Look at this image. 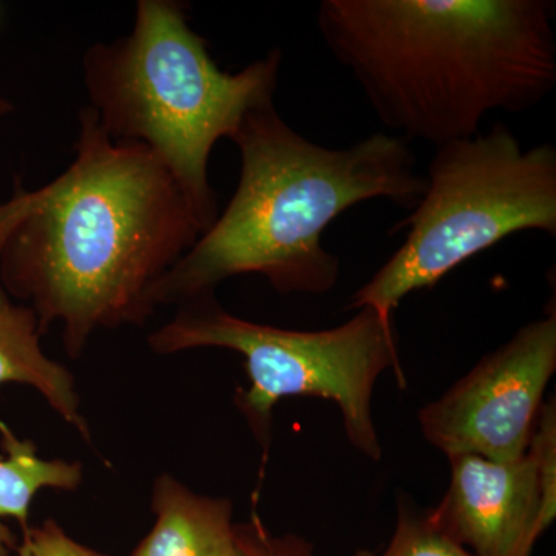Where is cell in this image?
<instances>
[{"mask_svg":"<svg viewBox=\"0 0 556 556\" xmlns=\"http://www.w3.org/2000/svg\"><path fill=\"white\" fill-rule=\"evenodd\" d=\"M11 110H13V105L9 101L3 100V98H0V116L7 115Z\"/></svg>","mask_w":556,"mask_h":556,"instance_id":"15","label":"cell"},{"mask_svg":"<svg viewBox=\"0 0 556 556\" xmlns=\"http://www.w3.org/2000/svg\"><path fill=\"white\" fill-rule=\"evenodd\" d=\"M431 521L473 556H530L556 517L555 402L541 408L525 456L507 463L453 455Z\"/></svg>","mask_w":556,"mask_h":556,"instance_id":"8","label":"cell"},{"mask_svg":"<svg viewBox=\"0 0 556 556\" xmlns=\"http://www.w3.org/2000/svg\"><path fill=\"white\" fill-rule=\"evenodd\" d=\"M555 0H324L317 28L387 134L447 144L556 87Z\"/></svg>","mask_w":556,"mask_h":556,"instance_id":"2","label":"cell"},{"mask_svg":"<svg viewBox=\"0 0 556 556\" xmlns=\"http://www.w3.org/2000/svg\"><path fill=\"white\" fill-rule=\"evenodd\" d=\"M79 124L68 169L30 192L17 181L0 204V285L42 334L61 325L72 358L97 329L144 325L153 287L204 232L153 150L110 137L91 108Z\"/></svg>","mask_w":556,"mask_h":556,"instance_id":"1","label":"cell"},{"mask_svg":"<svg viewBox=\"0 0 556 556\" xmlns=\"http://www.w3.org/2000/svg\"><path fill=\"white\" fill-rule=\"evenodd\" d=\"M232 141L236 193L153 287L155 308L214 295L244 274L265 277L278 294H327L340 277V258L321 244L328 226L369 200L412 211L426 189L404 139L376 131L350 148H325L292 129L274 102L252 110Z\"/></svg>","mask_w":556,"mask_h":556,"instance_id":"3","label":"cell"},{"mask_svg":"<svg viewBox=\"0 0 556 556\" xmlns=\"http://www.w3.org/2000/svg\"><path fill=\"white\" fill-rule=\"evenodd\" d=\"M20 556H108L84 546L67 535L54 519L31 527L30 536L20 547Z\"/></svg>","mask_w":556,"mask_h":556,"instance_id":"14","label":"cell"},{"mask_svg":"<svg viewBox=\"0 0 556 556\" xmlns=\"http://www.w3.org/2000/svg\"><path fill=\"white\" fill-rule=\"evenodd\" d=\"M358 556H372L368 552ZM380 556H473L442 532L428 511L420 514L407 503H399L396 529Z\"/></svg>","mask_w":556,"mask_h":556,"instance_id":"12","label":"cell"},{"mask_svg":"<svg viewBox=\"0 0 556 556\" xmlns=\"http://www.w3.org/2000/svg\"><path fill=\"white\" fill-rule=\"evenodd\" d=\"M426 189L396 230L402 247L351 298L348 309L371 308L393 320L399 303L437 287L447 274L507 237H556V148L526 149L504 123L486 134L434 149Z\"/></svg>","mask_w":556,"mask_h":556,"instance_id":"5","label":"cell"},{"mask_svg":"<svg viewBox=\"0 0 556 556\" xmlns=\"http://www.w3.org/2000/svg\"><path fill=\"white\" fill-rule=\"evenodd\" d=\"M280 67L276 49L239 73L223 72L181 3L141 0L127 38L87 51L84 79L110 137L153 150L206 232L218 217L207 175L212 149L232 139L252 110L274 102Z\"/></svg>","mask_w":556,"mask_h":556,"instance_id":"4","label":"cell"},{"mask_svg":"<svg viewBox=\"0 0 556 556\" xmlns=\"http://www.w3.org/2000/svg\"><path fill=\"white\" fill-rule=\"evenodd\" d=\"M556 371V313L530 321L419 412V426L445 455L507 463L525 456Z\"/></svg>","mask_w":556,"mask_h":556,"instance_id":"7","label":"cell"},{"mask_svg":"<svg viewBox=\"0 0 556 556\" xmlns=\"http://www.w3.org/2000/svg\"><path fill=\"white\" fill-rule=\"evenodd\" d=\"M240 556H316L313 544L298 535H276L257 514L237 525Z\"/></svg>","mask_w":556,"mask_h":556,"instance_id":"13","label":"cell"},{"mask_svg":"<svg viewBox=\"0 0 556 556\" xmlns=\"http://www.w3.org/2000/svg\"><path fill=\"white\" fill-rule=\"evenodd\" d=\"M155 525L129 556H240L232 503L192 492L164 473L152 489Z\"/></svg>","mask_w":556,"mask_h":556,"instance_id":"9","label":"cell"},{"mask_svg":"<svg viewBox=\"0 0 556 556\" xmlns=\"http://www.w3.org/2000/svg\"><path fill=\"white\" fill-rule=\"evenodd\" d=\"M149 345L156 354L225 348L244 357L249 387L237 391L236 405L262 444L263 460L269 452L274 407L295 396L334 402L351 445L368 459L380 460L372 391L390 368L401 386L405 382L393 320H383L371 308L358 309L339 327L295 331L233 316L215 295H206L181 305L169 324L150 334Z\"/></svg>","mask_w":556,"mask_h":556,"instance_id":"6","label":"cell"},{"mask_svg":"<svg viewBox=\"0 0 556 556\" xmlns=\"http://www.w3.org/2000/svg\"><path fill=\"white\" fill-rule=\"evenodd\" d=\"M0 556L20 552L16 536L3 519L20 522L24 541L30 536V507L33 497L42 489L75 492L83 482V466L62 459H43L35 442L17 438L5 424L0 422Z\"/></svg>","mask_w":556,"mask_h":556,"instance_id":"11","label":"cell"},{"mask_svg":"<svg viewBox=\"0 0 556 556\" xmlns=\"http://www.w3.org/2000/svg\"><path fill=\"white\" fill-rule=\"evenodd\" d=\"M40 336L35 311L27 305H14L0 285V386L22 383L35 388L65 422L90 442V428L80 415L75 378L67 368L46 356Z\"/></svg>","mask_w":556,"mask_h":556,"instance_id":"10","label":"cell"}]
</instances>
